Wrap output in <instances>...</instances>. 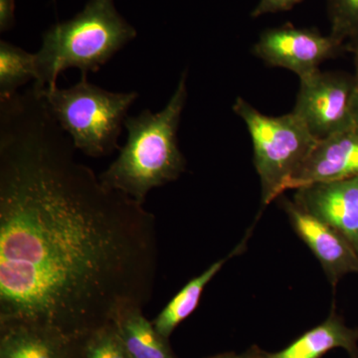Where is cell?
<instances>
[{
	"instance_id": "obj_19",
	"label": "cell",
	"mask_w": 358,
	"mask_h": 358,
	"mask_svg": "<svg viewBox=\"0 0 358 358\" xmlns=\"http://www.w3.org/2000/svg\"><path fill=\"white\" fill-rule=\"evenodd\" d=\"M14 0H0V31L11 29L15 22Z\"/></svg>"
},
{
	"instance_id": "obj_17",
	"label": "cell",
	"mask_w": 358,
	"mask_h": 358,
	"mask_svg": "<svg viewBox=\"0 0 358 358\" xmlns=\"http://www.w3.org/2000/svg\"><path fill=\"white\" fill-rule=\"evenodd\" d=\"M331 33L350 49L358 45V0H327Z\"/></svg>"
},
{
	"instance_id": "obj_16",
	"label": "cell",
	"mask_w": 358,
	"mask_h": 358,
	"mask_svg": "<svg viewBox=\"0 0 358 358\" xmlns=\"http://www.w3.org/2000/svg\"><path fill=\"white\" fill-rule=\"evenodd\" d=\"M76 358H131L113 322L78 338Z\"/></svg>"
},
{
	"instance_id": "obj_13",
	"label": "cell",
	"mask_w": 358,
	"mask_h": 358,
	"mask_svg": "<svg viewBox=\"0 0 358 358\" xmlns=\"http://www.w3.org/2000/svg\"><path fill=\"white\" fill-rule=\"evenodd\" d=\"M143 308L131 307L117 313L113 320L122 345L131 358H176L169 339L157 331L143 315Z\"/></svg>"
},
{
	"instance_id": "obj_3",
	"label": "cell",
	"mask_w": 358,
	"mask_h": 358,
	"mask_svg": "<svg viewBox=\"0 0 358 358\" xmlns=\"http://www.w3.org/2000/svg\"><path fill=\"white\" fill-rule=\"evenodd\" d=\"M136 36V30L117 10L114 0H89L72 20L44 32L36 53L38 77L33 87L55 88L59 75L68 68L85 75L98 72Z\"/></svg>"
},
{
	"instance_id": "obj_22",
	"label": "cell",
	"mask_w": 358,
	"mask_h": 358,
	"mask_svg": "<svg viewBox=\"0 0 358 358\" xmlns=\"http://www.w3.org/2000/svg\"><path fill=\"white\" fill-rule=\"evenodd\" d=\"M238 355L235 352H224L219 353V355H214L208 358H237Z\"/></svg>"
},
{
	"instance_id": "obj_6",
	"label": "cell",
	"mask_w": 358,
	"mask_h": 358,
	"mask_svg": "<svg viewBox=\"0 0 358 358\" xmlns=\"http://www.w3.org/2000/svg\"><path fill=\"white\" fill-rule=\"evenodd\" d=\"M355 76L319 72L300 80L293 113L317 141L357 124Z\"/></svg>"
},
{
	"instance_id": "obj_2",
	"label": "cell",
	"mask_w": 358,
	"mask_h": 358,
	"mask_svg": "<svg viewBox=\"0 0 358 358\" xmlns=\"http://www.w3.org/2000/svg\"><path fill=\"white\" fill-rule=\"evenodd\" d=\"M186 81L185 71L160 112L143 110L138 115L127 117L124 127L128 141L117 159L99 176L103 185L145 204L150 190L173 182L185 171L178 131L187 100Z\"/></svg>"
},
{
	"instance_id": "obj_4",
	"label": "cell",
	"mask_w": 358,
	"mask_h": 358,
	"mask_svg": "<svg viewBox=\"0 0 358 358\" xmlns=\"http://www.w3.org/2000/svg\"><path fill=\"white\" fill-rule=\"evenodd\" d=\"M59 126L76 150L88 157H107L119 148L124 120L136 92L114 93L91 84L87 75L68 89L38 90Z\"/></svg>"
},
{
	"instance_id": "obj_12",
	"label": "cell",
	"mask_w": 358,
	"mask_h": 358,
	"mask_svg": "<svg viewBox=\"0 0 358 358\" xmlns=\"http://www.w3.org/2000/svg\"><path fill=\"white\" fill-rule=\"evenodd\" d=\"M334 348H343L350 358L358 355V329L346 326L333 310L324 322L310 329L284 350L268 358H320Z\"/></svg>"
},
{
	"instance_id": "obj_1",
	"label": "cell",
	"mask_w": 358,
	"mask_h": 358,
	"mask_svg": "<svg viewBox=\"0 0 358 358\" xmlns=\"http://www.w3.org/2000/svg\"><path fill=\"white\" fill-rule=\"evenodd\" d=\"M36 89L0 100V322L80 338L143 308L157 281V221L103 185Z\"/></svg>"
},
{
	"instance_id": "obj_7",
	"label": "cell",
	"mask_w": 358,
	"mask_h": 358,
	"mask_svg": "<svg viewBox=\"0 0 358 358\" xmlns=\"http://www.w3.org/2000/svg\"><path fill=\"white\" fill-rule=\"evenodd\" d=\"M345 50L346 45L333 35L286 24L261 33L253 53L266 64L292 71L301 80L319 72L324 61Z\"/></svg>"
},
{
	"instance_id": "obj_14",
	"label": "cell",
	"mask_w": 358,
	"mask_h": 358,
	"mask_svg": "<svg viewBox=\"0 0 358 358\" xmlns=\"http://www.w3.org/2000/svg\"><path fill=\"white\" fill-rule=\"evenodd\" d=\"M242 249H243V243L234 249L229 256L221 259L211 265L201 275L193 278L192 281L187 282L181 291L176 294L173 300L167 303L157 317L152 320L155 329L162 336L169 339L174 329L196 310L205 287L218 274L224 264L239 253Z\"/></svg>"
},
{
	"instance_id": "obj_9",
	"label": "cell",
	"mask_w": 358,
	"mask_h": 358,
	"mask_svg": "<svg viewBox=\"0 0 358 358\" xmlns=\"http://www.w3.org/2000/svg\"><path fill=\"white\" fill-rule=\"evenodd\" d=\"M292 226L312 250L334 287L350 273H358V254L341 233L301 210L294 202H282Z\"/></svg>"
},
{
	"instance_id": "obj_5",
	"label": "cell",
	"mask_w": 358,
	"mask_h": 358,
	"mask_svg": "<svg viewBox=\"0 0 358 358\" xmlns=\"http://www.w3.org/2000/svg\"><path fill=\"white\" fill-rule=\"evenodd\" d=\"M233 110L243 120L251 136L254 164L266 206L286 192L289 181L319 141L293 112L270 117L242 98L237 99Z\"/></svg>"
},
{
	"instance_id": "obj_15",
	"label": "cell",
	"mask_w": 358,
	"mask_h": 358,
	"mask_svg": "<svg viewBox=\"0 0 358 358\" xmlns=\"http://www.w3.org/2000/svg\"><path fill=\"white\" fill-rule=\"evenodd\" d=\"M38 77L36 53L0 42V100L10 98L20 87Z\"/></svg>"
},
{
	"instance_id": "obj_10",
	"label": "cell",
	"mask_w": 358,
	"mask_h": 358,
	"mask_svg": "<svg viewBox=\"0 0 358 358\" xmlns=\"http://www.w3.org/2000/svg\"><path fill=\"white\" fill-rule=\"evenodd\" d=\"M358 178V122L317 141L286 190Z\"/></svg>"
},
{
	"instance_id": "obj_8",
	"label": "cell",
	"mask_w": 358,
	"mask_h": 358,
	"mask_svg": "<svg viewBox=\"0 0 358 358\" xmlns=\"http://www.w3.org/2000/svg\"><path fill=\"white\" fill-rule=\"evenodd\" d=\"M294 202L341 233L358 254V178L303 186Z\"/></svg>"
},
{
	"instance_id": "obj_20",
	"label": "cell",
	"mask_w": 358,
	"mask_h": 358,
	"mask_svg": "<svg viewBox=\"0 0 358 358\" xmlns=\"http://www.w3.org/2000/svg\"><path fill=\"white\" fill-rule=\"evenodd\" d=\"M350 51L355 54V117L358 122V45L350 49Z\"/></svg>"
},
{
	"instance_id": "obj_11",
	"label": "cell",
	"mask_w": 358,
	"mask_h": 358,
	"mask_svg": "<svg viewBox=\"0 0 358 358\" xmlns=\"http://www.w3.org/2000/svg\"><path fill=\"white\" fill-rule=\"evenodd\" d=\"M78 338L29 322H0V358H76Z\"/></svg>"
},
{
	"instance_id": "obj_21",
	"label": "cell",
	"mask_w": 358,
	"mask_h": 358,
	"mask_svg": "<svg viewBox=\"0 0 358 358\" xmlns=\"http://www.w3.org/2000/svg\"><path fill=\"white\" fill-rule=\"evenodd\" d=\"M237 358H268V352H264L257 346H252L246 352L238 355Z\"/></svg>"
},
{
	"instance_id": "obj_18",
	"label": "cell",
	"mask_w": 358,
	"mask_h": 358,
	"mask_svg": "<svg viewBox=\"0 0 358 358\" xmlns=\"http://www.w3.org/2000/svg\"><path fill=\"white\" fill-rule=\"evenodd\" d=\"M301 1L303 0H260L252 11L251 16L257 18L266 14L288 11Z\"/></svg>"
},
{
	"instance_id": "obj_23",
	"label": "cell",
	"mask_w": 358,
	"mask_h": 358,
	"mask_svg": "<svg viewBox=\"0 0 358 358\" xmlns=\"http://www.w3.org/2000/svg\"><path fill=\"white\" fill-rule=\"evenodd\" d=\"M352 358H358V355H357V357H352Z\"/></svg>"
}]
</instances>
